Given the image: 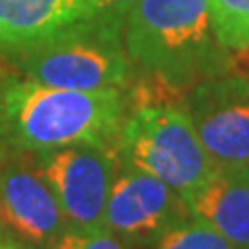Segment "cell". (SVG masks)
Here are the masks:
<instances>
[{"mask_svg":"<svg viewBox=\"0 0 249 249\" xmlns=\"http://www.w3.org/2000/svg\"><path fill=\"white\" fill-rule=\"evenodd\" d=\"M187 206L237 249H249V166H216Z\"/></svg>","mask_w":249,"mask_h":249,"instance_id":"cell-10","label":"cell"},{"mask_svg":"<svg viewBox=\"0 0 249 249\" xmlns=\"http://www.w3.org/2000/svg\"><path fill=\"white\" fill-rule=\"evenodd\" d=\"M0 249H29V247L23 245L19 239H15L13 235H9V232H6V235L0 239Z\"/></svg>","mask_w":249,"mask_h":249,"instance_id":"cell-15","label":"cell"},{"mask_svg":"<svg viewBox=\"0 0 249 249\" xmlns=\"http://www.w3.org/2000/svg\"><path fill=\"white\" fill-rule=\"evenodd\" d=\"M0 160V210L6 232L29 249H48L69 227L36 160L25 152Z\"/></svg>","mask_w":249,"mask_h":249,"instance_id":"cell-8","label":"cell"},{"mask_svg":"<svg viewBox=\"0 0 249 249\" xmlns=\"http://www.w3.org/2000/svg\"><path fill=\"white\" fill-rule=\"evenodd\" d=\"M48 249H135L116 237L106 227L98 229H77L67 227L62 235Z\"/></svg>","mask_w":249,"mask_h":249,"instance_id":"cell-13","label":"cell"},{"mask_svg":"<svg viewBox=\"0 0 249 249\" xmlns=\"http://www.w3.org/2000/svg\"><path fill=\"white\" fill-rule=\"evenodd\" d=\"M123 17L96 13L17 52L21 77L62 89H123L133 65L123 44Z\"/></svg>","mask_w":249,"mask_h":249,"instance_id":"cell-3","label":"cell"},{"mask_svg":"<svg viewBox=\"0 0 249 249\" xmlns=\"http://www.w3.org/2000/svg\"><path fill=\"white\" fill-rule=\"evenodd\" d=\"M212 31L222 48L243 50L249 46V0H208Z\"/></svg>","mask_w":249,"mask_h":249,"instance_id":"cell-11","label":"cell"},{"mask_svg":"<svg viewBox=\"0 0 249 249\" xmlns=\"http://www.w3.org/2000/svg\"><path fill=\"white\" fill-rule=\"evenodd\" d=\"M116 160L156 177L185 201L216 170L183 108L154 104L127 114L116 142Z\"/></svg>","mask_w":249,"mask_h":249,"instance_id":"cell-4","label":"cell"},{"mask_svg":"<svg viewBox=\"0 0 249 249\" xmlns=\"http://www.w3.org/2000/svg\"><path fill=\"white\" fill-rule=\"evenodd\" d=\"M191 216L187 201L152 175L121 164L108 196L104 227L131 247H150Z\"/></svg>","mask_w":249,"mask_h":249,"instance_id":"cell-7","label":"cell"},{"mask_svg":"<svg viewBox=\"0 0 249 249\" xmlns=\"http://www.w3.org/2000/svg\"><path fill=\"white\" fill-rule=\"evenodd\" d=\"M6 235V227H4V220H2V210H0V239Z\"/></svg>","mask_w":249,"mask_h":249,"instance_id":"cell-17","label":"cell"},{"mask_svg":"<svg viewBox=\"0 0 249 249\" xmlns=\"http://www.w3.org/2000/svg\"><path fill=\"white\" fill-rule=\"evenodd\" d=\"M133 2H135V0H93V6H96L98 13H119V15H124Z\"/></svg>","mask_w":249,"mask_h":249,"instance_id":"cell-14","label":"cell"},{"mask_svg":"<svg viewBox=\"0 0 249 249\" xmlns=\"http://www.w3.org/2000/svg\"><path fill=\"white\" fill-rule=\"evenodd\" d=\"M0 88L4 102L0 137L11 150L37 154L96 145L116 154V142L127 119L123 89H62L23 77H11Z\"/></svg>","mask_w":249,"mask_h":249,"instance_id":"cell-1","label":"cell"},{"mask_svg":"<svg viewBox=\"0 0 249 249\" xmlns=\"http://www.w3.org/2000/svg\"><path fill=\"white\" fill-rule=\"evenodd\" d=\"M147 249H237L231 241L220 235L212 224L201 218L189 216L177 227L166 231Z\"/></svg>","mask_w":249,"mask_h":249,"instance_id":"cell-12","label":"cell"},{"mask_svg":"<svg viewBox=\"0 0 249 249\" xmlns=\"http://www.w3.org/2000/svg\"><path fill=\"white\" fill-rule=\"evenodd\" d=\"M123 44L133 69L175 88L220 77L231 65L208 0H135L123 17Z\"/></svg>","mask_w":249,"mask_h":249,"instance_id":"cell-2","label":"cell"},{"mask_svg":"<svg viewBox=\"0 0 249 249\" xmlns=\"http://www.w3.org/2000/svg\"><path fill=\"white\" fill-rule=\"evenodd\" d=\"M4 121V102H2V88H0V127H2Z\"/></svg>","mask_w":249,"mask_h":249,"instance_id":"cell-16","label":"cell"},{"mask_svg":"<svg viewBox=\"0 0 249 249\" xmlns=\"http://www.w3.org/2000/svg\"><path fill=\"white\" fill-rule=\"evenodd\" d=\"M36 166L52 189L69 227H104V212L116 177V156L96 145L37 152Z\"/></svg>","mask_w":249,"mask_h":249,"instance_id":"cell-5","label":"cell"},{"mask_svg":"<svg viewBox=\"0 0 249 249\" xmlns=\"http://www.w3.org/2000/svg\"><path fill=\"white\" fill-rule=\"evenodd\" d=\"M96 13L93 0H0V54H17Z\"/></svg>","mask_w":249,"mask_h":249,"instance_id":"cell-9","label":"cell"},{"mask_svg":"<svg viewBox=\"0 0 249 249\" xmlns=\"http://www.w3.org/2000/svg\"><path fill=\"white\" fill-rule=\"evenodd\" d=\"M181 108L216 166H249V79L220 75L199 81Z\"/></svg>","mask_w":249,"mask_h":249,"instance_id":"cell-6","label":"cell"}]
</instances>
